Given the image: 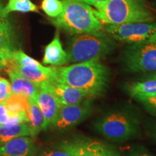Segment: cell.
Returning a JSON list of instances; mask_svg holds the SVG:
<instances>
[{"instance_id":"1","label":"cell","mask_w":156,"mask_h":156,"mask_svg":"<svg viewBox=\"0 0 156 156\" xmlns=\"http://www.w3.org/2000/svg\"><path fill=\"white\" fill-rule=\"evenodd\" d=\"M54 80L85 91L94 99L108 88L110 71L99 60H91L56 67Z\"/></svg>"},{"instance_id":"2","label":"cell","mask_w":156,"mask_h":156,"mask_svg":"<svg viewBox=\"0 0 156 156\" xmlns=\"http://www.w3.org/2000/svg\"><path fill=\"white\" fill-rule=\"evenodd\" d=\"M93 6L95 16L104 25L153 22L155 20L145 3L139 0H106Z\"/></svg>"},{"instance_id":"3","label":"cell","mask_w":156,"mask_h":156,"mask_svg":"<svg viewBox=\"0 0 156 156\" xmlns=\"http://www.w3.org/2000/svg\"><path fill=\"white\" fill-rule=\"evenodd\" d=\"M114 41L104 30L76 35L69 39L66 51L69 63L100 61L114 51Z\"/></svg>"},{"instance_id":"4","label":"cell","mask_w":156,"mask_h":156,"mask_svg":"<svg viewBox=\"0 0 156 156\" xmlns=\"http://www.w3.org/2000/svg\"><path fill=\"white\" fill-rule=\"evenodd\" d=\"M62 15L51 22L58 28L70 35H79L104 30L102 23L97 18L94 9L81 0H62Z\"/></svg>"},{"instance_id":"5","label":"cell","mask_w":156,"mask_h":156,"mask_svg":"<svg viewBox=\"0 0 156 156\" xmlns=\"http://www.w3.org/2000/svg\"><path fill=\"white\" fill-rule=\"evenodd\" d=\"M139 124L137 119L127 112L114 111L98 119L95 122L94 127L106 139L122 142L137 134Z\"/></svg>"},{"instance_id":"6","label":"cell","mask_w":156,"mask_h":156,"mask_svg":"<svg viewBox=\"0 0 156 156\" xmlns=\"http://www.w3.org/2000/svg\"><path fill=\"white\" fill-rule=\"evenodd\" d=\"M104 30L115 41L128 44L156 43V23L141 22L104 25Z\"/></svg>"},{"instance_id":"7","label":"cell","mask_w":156,"mask_h":156,"mask_svg":"<svg viewBox=\"0 0 156 156\" xmlns=\"http://www.w3.org/2000/svg\"><path fill=\"white\" fill-rule=\"evenodd\" d=\"M5 67L16 72L29 80L38 83L54 80L56 68L44 67L22 50L15 51L10 59L6 63Z\"/></svg>"},{"instance_id":"8","label":"cell","mask_w":156,"mask_h":156,"mask_svg":"<svg viewBox=\"0 0 156 156\" xmlns=\"http://www.w3.org/2000/svg\"><path fill=\"white\" fill-rule=\"evenodd\" d=\"M122 62L131 73H155L156 43L129 44L123 54Z\"/></svg>"},{"instance_id":"9","label":"cell","mask_w":156,"mask_h":156,"mask_svg":"<svg viewBox=\"0 0 156 156\" xmlns=\"http://www.w3.org/2000/svg\"><path fill=\"white\" fill-rule=\"evenodd\" d=\"M89 99L73 105L61 106L51 129L66 130L85 120L92 112V103Z\"/></svg>"},{"instance_id":"10","label":"cell","mask_w":156,"mask_h":156,"mask_svg":"<svg viewBox=\"0 0 156 156\" xmlns=\"http://www.w3.org/2000/svg\"><path fill=\"white\" fill-rule=\"evenodd\" d=\"M68 142L73 151V156H122L112 146L95 140L80 138Z\"/></svg>"},{"instance_id":"11","label":"cell","mask_w":156,"mask_h":156,"mask_svg":"<svg viewBox=\"0 0 156 156\" xmlns=\"http://www.w3.org/2000/svg\"><path fill=\"white\" fill-rule=\"evenodd\" d=\"M46 88L55 95L61 106L73 105L81 103L85 100H93V98L88 93L66 84L58 83L51 80L42 83Z\"/></svg>"},{"instance_id":"12","label":"cell","mask_w":156,"mask_h":156,"mask_svg":"<svg viewBox=\"0 0 156 156\" xmlns=\"http://www.w3.org/2000/svg\"><path fill=\"white\" fill-rule=\"evenodd\" d=\"M37 147L32 136L14 138L0 145V156H34Z\"/></svg>"},{"instance_id":"13","label":"cell","mask_w":156,"mask_h":156,"mask_svg":"<svg viewBox=\"0 0 156 156\" xmlns=\"http://www.w3.org/2000/svg\"><path fill=\"white\" fill-rule=\"evenodd\" d=\"M37 103L44 116L46 129L51 127L55 120L61 104L49 90L46 88L43 83H41Z\"/></svg>"},{"instance_id":"14","label":"cell","mask_w":156,"mask_h":156,"mask_svg":"<svg viewBox=\"0 0 156 156\" xmlns=\"http://www.w3.org/2000/svg\"><path fill=\"white\" fill-rule=\"evenodd\" d=\"M11 80L12 94L24 95L29 101H37V98L41 89V83H34L23 77L16 72L6 68Z\"/></svg>"},{"instance_id":"15","label":"cell","mask_w":156,"mask_h":156,"mask_svg":"<svg viewBox=\"0 0 156 156\" xmlns=\"http://www.w3.org/2000/svg\"><path fill=\"white\" fill-rule=\"evenodd\" d=\"M15 50V36L8 16L0 17V58L5 63L12 57Z\"/></svg>"},{"instance_id":"16","label":"cell","mask_w":156,"mask_h":156,"mask_svg":"<svg viewBox=\"0 0 156 156\" xmlns=\"http://www.w3.org/2000/svg\"><path fill=\"white\" fill-rule=\"evenodd\" d=\"M42 62L43 64L54 67L66 65L69 63L67 51L62 47L58 30H56L53 40L45 48Z\"/></svg>"},{"instance_id":"17","label":"cell","mask_w":156,"mask_h":156,"mask_svg":"<svg viewBox=\"0 0 156 156\" xmlns=\"http://www.w3.org/2000/svg\"><path fill=\"white\" fill-rule=\"evenodd\" d=\"M28 119L30 136L33 138L38 135V134L43 130H46L44 116L37 103V101H30Z\"/></svg>"},{"instance_id":"18","label":"cell","mask_w":156,"mask_h":156,"mask_svg":"<svg viewBox=\"0 0 156 156\" xmlns=\"http://www.w3.org/2000/svg\"><path fill=\"white\" fill-rule=\"evenodd\" d=\"M30 136L28 124H0V145L19 136Z\"/></svg>"},{"instance_id":"19","label":"cell","mask_w":156,"mask_h":156,"mask_svg":"<svg viewBox=\"0 0 156 156\" xmlns=\"http://www.w3.org/2000/svg\"><path fill=\"white\" fill-rule=\"evenodd\" d=\"M126 90L132 98L145 96L156 93V79L144 80L126 85Z\"/></svg>"},{"instance_id":"20","label":"cell","mask_w":156,"mask_h":156,"mask_svg":"<svg viewBox=\"0 0 156 156\" xmlns=\"http://www.w3.org/2000/svg\"><path fill=\"white\" fill-rule=\"evenodd\" d=\"M12 12H38V9L31 0H8L7 5L3 7V13L5 16H8Z\"/></svg>"},{"instance_id":"21","label":"cell","mask_w":156,"mask_h":156,"mask_svg":"<svg viewBox=\"0 0 156 156\" xmlns=\"http://www.w3.org/2000/svg\"><path fill=\"white\" fill-rule=\"evenodd\" d=\"M5 105L9 114V116L12 114L21 112H25L28 114L30 101L24 95L12 94L11 96L6 101Z\"/></svg>"},{"instance_id":"22","label":"cell","mask_w":156,"mask_h":156,"mask_svg":"<svg viewBox=\"0 0 156 156\" xmlns=\"http://www.w3.org/2000/svg\"><path fill=\"white\" fill-rule=\"evenodd\" d=\"M41 8L48 17L56 18L63 12V2L60 0H43Z\"/></svg>"},{"instance_id":"23","label":"cell","mask_w":156,"mask_h":156,"mask_svg":"<svg viewBox=\"0 0 156 156\" xmlns=\"http://www.w3.org/2000/svg\"><path fill=\"white\" fill-rule=\"evenodd\" d=\"M39 156H73V151L68 141L64 142L58 147L46 150Z\"/></svg>"},{"instance_id":"24","label":"cell","mask_w":156,"mask_h":156,"mask_svg":"<svg viewBox=\"0 0 156 156\" xmlns=\"http://www.w3.org/2000/svg\"><path fill=\"white\" fill-rule=\"evenodd\" d=\"M134 99L141 103L148 112L156 115V93L149 95L136 97Z\"/></svg>"},{"instance_id":"25","label":"cell","mask_w":156,"mask_h":156,"mask_svg":"<svg viewBox=\"0 0 156 156\" xmlns=\"http://www.w3.org/2000/svg\"><path fill=\"white\" fill-rule=\"evenodd\" d=\"M12 94V86L5 78L0 77V103L5 102Z\"/></svg>"},{"instance_id":"26","label":"cell","mask_w":156,"mask_h":156,"mask_svg":"<svg viewBox=\"0 0 156 156\" xmlns=\"http://www.w3.org/2000/svg\"><path fill=\"white\" fill-rule=\"evenodd\" d=\"M29 119L28 113L21 112L17 114H12L9 116V119L7 124H28Z\"/></svg>"},{"instance_id":"27","label":"cell","mask_w":156,"mask_h":156,"mask_svg":"<svg viewBox=\"0 0 156 156\" xmlns=\"http://www.w3.org/2000/svg\"><path fill=\"white\" fill-rule=\"evenodd\" d=\"M5 102L0 103V124H7L9 119V114L6 107Z\"/></svg>"},{"instance_id":"28","label":"cell","mask_w":156,"mask_h":156,"mask_svg":"<svg viewBox=\"0 0 156 156\" xmlns=\"http://www.w3.org/2000/svg\"><path fill=\"white\" fill-rule=\"evenodd\" d=\"M81 1H83V2H84L87 3V5L93 6L95 3L100 2H103V1H106V0H81ZM139 1L142 2H143V3H145V0H139Z\"/></svg>"},{"instance_id":"29","label":"cell","mask_w":156,"mask_h":156,"mask_svg":"<svg viewBox=\"0 0 156 156\" xmlns=\"http://www.w3.org/2000/svg\"><path fill=\"white\" fill-rule=\"evenodd\" d=\"M147 79H156V72L155 73H148L147 75H144L143 80H147Z\"/></svg>"},{"instance_id":"30","label":"cell","mask_w":156,"mask_h":156,"mask_svg":"<svg viewBox=\"0 0 156 156\" xmlns=\"http://www.w3.org/2000/svg\"><path fill=\"white\" fill-rule=\"evenodd\" d=\"M5 67H6V63L0 58V72H1L3 69H5Z\"/></svg>"},{"instance_id":"31","label":"cell","mask_w":156,"mask_h":156,"mask_svg":"<svg viewBox=\"0 0 156 156\" xmlns=\"http://www.w3.org/2000/svg\"><path fill=\"white\" fill-rule=\"evenodd\" d=\"M132 156H155L152 154H149V153H140V154H137V155H134Z\"/></svg>"},{"instance_id":"32","label":"cell","mask_w":156,"mask_h":156,"mask_svg":"<svg viewBox=\"0 0 156 156\" xmlns=\"http://www.w3.org/2000/svg\"><path fill=\"white\" fill-rule=\"evenodd\" d=\"M2 16H5L3 13V7H2L1 4H0V17H2Z\"/></svg>"},{"instance_id":"33","label":"cell","mask_w":156,"mask_h":156,"mask_svg":"<svg viewBox=\"0 0 156 156\" xmlns=\"http://www.w3.org/2000/svg\"><path fill=\"white\" fill-rule=\"evenodd\" d=\"M152 134H153V138L156 140V126H155V128H154L153 131V133H152Z\"/></svg>"}]
</instances>
